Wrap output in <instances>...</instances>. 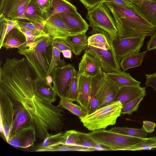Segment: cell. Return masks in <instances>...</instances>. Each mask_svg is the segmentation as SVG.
Listing matches in <instances>:
<instances>
[{
	"label": "cell",
	"mask_w": 156,
	"mask_h": 156,
	"mask_svg": "<svg viewBox=\"0 0 156 156\" xmlns=\"http://www.w3.org/2000/svg\"><path fill=\"white\" fill-rule=\"evenodd\" d=\"M61 52L57 48L53 46L52 58L47 76L50 75L53 69L58 65L64 66L66 64L64 59H60Z\"/></svg>",
	"instance_id": "obj_34"
},
{
	"label": "cell",
	"mask_w": 156,
	"mask_h": 156,
	"mask_svg": "<svg viewBox=\"0 0 156 156\" xmlns=\"http://www.w3.org/2000/svg\"><path fill=\"white\" fill-rule=\"evenodd\" d=\"M53 47L57 48L61 52L65 50H71L69 47L64 41L59 39H53Z\"/></svg>",
	"instance_id": "obj_42"
},
{
	"label": "cell",
	"mask_w": 156,
	"mask_h": 156,
	"mask_svg": "<svg viewBox=\"0 0 156 156\" xmlns=\"http://www.w3.org/2000/svg\"><path fill=\"white\" fill-rule=\"evenodd\" d=\"M65 139L63 145L72 147L77 145L79 132L75 130H67L65 133Z\"/></svg>",
	"instance_id": "obj_36"
},
{
	"label": "cell",
	"mask_w": 156,
	"mask_h": 156,
	"mask_svg": "<svg viewBox=\"0 0 156 156\" xmlns=\"http://www.w3.org/2000/svg\"><path fill=\"white\" fill-rule=\"evenodd\" d=\"M91 77L83 75H79L78 96L77 102L87 110L88 108L90 85Z\"/></svg>",
	"instance_id": "obj_19"
},
{
	"label": "cell",
	"mask_w": 156,
	"mask_h": 156,
	"mask_svg": "<svg viewBox=\"0 0 156 156\" xmlns=\"http://www.w3.org/2000/svg\"><path fill=\"white\" fill-rule=\"evenodd\" d=\"M122 107L120 102L113 101L79 119L84 126L89 130L105 129L115 124L117 118L121 114Z\"/></svg>",
	"instance_id": "obj_3"
},
{
	"label": "cell",
	"mask_w": 156,
	"mask_h": 156,
	"mask_svg": "<svg viewBox=\"0 0 156 156\" xmlns=\"http://www.w3.org/2000/svg\"><path fill=\"white\" fill-rule=\"evenodd\" d=\"M119 88L115 82L108 78L106 75L96 95V98L100 102L99 108L114 101Z\"/></svg>",
	"instance_id": "obj_14"
},
{
	"label": "cell",
	"mask_w": 156,
	"mask_h": 156,
	"mask_svg": "<svg viewBox=\"0 0 156 156\" xmlns=\"http://www.w3.org/2000/svg\"><path fill=\"white\" fill-rule=\"evenodd\" d=\"M0 49L4 39L9 32L14 28L19 29L18 24L15 20H13L5 17L2 14L0 15Z\"/></svg>",
	"instance_id": "obj_30"
},
{
	"label": "cell",
	"mask_w": 156,
	"mask_h": 156,
	"mask_svg": "<svg viewBox=\"0 0 156 156\" xmlns=\"http://www.w3.org/2000/svg\"><path fill=\"white\" fill-rule=\"evenodd\" d=\"M147 48L149 51L156 49V30L151 36L150 39L147 43Z\"/></svg>",
	"instance_id": "obj_45"
},
{
	"label": "cell",
	"mask_w": 156,
	"mask_h": 156,
	"mask_svg": "<svg viewBox=\"0 0 156 156\" xmlns=\"http://www.w3.org/2000/svg\"><path fill=\"white\" fill-rule=\"evenodd\" d=\"M146 37L141 36L114 40L113 45L118 61L120 62L121 59L127 55L139 53Z\"/></svg>",
	"instance_id": "obj_9"
},
{
	"label": "cell",
	"mask_w": 156,
	"mask_h": 156,
	"mask_svg": "<svg viewBox=\"0 0 156 156\" xmlns=\"http://www.w3.org/2000/svg\"><path fill=\"white\" fill-rule=\"evenodd\" d=\"M144 97H140L129 101L123 106L121 109V114L132 115L133 112L137 110L139 104Z\"/></svg>",
	"instance_id": "obj_35"
},
{
	"label": "cell",
	"mask_w": 156,
	"mask_h": 156,
	"mask_svg": "<svg viewBox=\"0 0 156 156\" xmlns=\"http://www.w3.org/2000/svg\"><path fill=\"white\" fill-rule=\"evenodd\" d=\"M15 111L7 94L0 88V132L6 142L10 136Z\"/></svg>",
	"instance_id": "obj_8"
},
{
	"label": "cell",
	"mask_w": 156,
	"mask_h": 156,
	"mask_svg": "<svg viewBox=\"0 0 156 156\" xmlns=\"http://www.w3.org/2000/svg\"><path fill=\"white\" fill-rule=\"evenodd\" d=\"M46 80L50 84H51L52 82V77L50 75L46 77Z\"/></svg>",
	"instance_id": "obj_48"
},
{
	"label": "cell",
	"mask_w": 156,
	"mask_h": 156,
	"mask_svg": "<svg viewBox=\"0 0 156 156\" xmlns=\"http://www.w3.org/2000/svg\"><path fill=\"white\" fill-rule=\"evenodd\" d=\"M92 28V30L88 33L91 35L88 38V45L102 49L110 50L116 56L113 45L114 39L112 37L101 29L95 27Z\"/></svg>",
	"instance_id": "obj_13"
},
{
	"label": "cell",
	"mask_w": 156,
	"mask_h": 156,
	"mask_svg": "<svg viewBox=\"0 0 156 156\" xmlns=\"http://www.w3.org/2000/svg\"><path fill=\"white\" fill-rule=\"evenodd\" d=\"M36 134L33 126L23 127L12 134L7 142L16 147L27 148L34 146Z\"/></svg>",
	"instance_id": "obj_12"
},
{
	"label": "cell",
	"mask_w": 156,
	"mask_h": 156,
	"mask_svg": "<svg viewBox=\"0 0 156 156\" xmlns=\"http://www.w3.org/2000/svg\"><path fill=\"white\" fill-rule=\"evenodd\" d=\"M147 52V51H146L124 57L120 62V67L125 72L129 69L140 66Z\"/></svg>",
	"instance_id": "obj_27"
},
{
	"label": "cell",
	"mask_w": 156,
	"mask_h": 156,
	"mask_svg": "<svg viewBox=\"0 0 156 156\" xmlns=\"http://www.w3.org/2000/svg\"><path fill=\"white\" fill-rule=\"evenodd\" d=\"M156 126V124L152 122L144 121H143L142 128L147 133H152Z\"/></svg>",
	"instance_id": "obj_44"
},
{
	"label": "cell",
	"mask_w": 156,
	"mask_h": 156,
	"mask_svg": "<svg viewBox=\"0 0 156 156\" xmlns=\"http://www.w3.org/2000/svg\"><path fill=\"white\" fill-rule=\"evenodd\" d=\"M77 151L76 149L67 145H61L46 148L42 151Z\"/></svg>",
	"instance_id": "obj_40"
},
{
	"label": "cell",
	"mask_w": 156,
	"mask_h": 156,
	"mask_svg": "<svg viewBox=\"0 0 156 156\" xmlns=\"http://www.w3.org/2000/svg\"><path fill=\"white\" fill-rule=\"evenodd\" d=\"M45 21L43 24V30L53 39L62 40L71 35L81 33L62 19L52 15L50 11L44 13Z\"/></svg>",
	"instance_id": "obj_6"
},
{
	"label": "cell",
	"mask_w": 156,
	"mask_h": 156,
	"mask_svg": "<svg viewBox=\"0 0 156 156\" xmlns=\"http://www.w3.org/2000/svg\"><path fill=\"white\" fill-rule=\"evenodd\" d=\"M57 106L67 110L79 118L83 117L88 114L87 110L84 107L73 103L66 98H60Z\"/></svg>",
	"instance_id": "obj_29"
},
{
	"label": "cell",
	"mask_w": 156,
	"mask_h": 156,
	"mask_svg": "<svg viewBox=\"0 0 156 156\" xmlns=\"http://www.w3.org/2000/svg\"><path fill=\"white\" fill-rule=\"evenodd\" d=\"M35 88L37 95L43 100L50 103L56 101L57 94L46 79L37 77L35 79Z\"/></svg>",
	"instance_id": "obj_18"
},
{
	"label": "cell",
	"mask_w": 156,
	"mask_h": 156,
	"mask_svg": "<svg viewBox=\"0 0 156 156\" xmlns=\"http://www.w3.org/2000/svg\"><path fill=\"white\" fill-rule=\"evenodd\" d=\"M149 0L151 1L154 2H156V0Z\"/></svg>",
	"instance_id": "obj_50"
},
{
	"label": "cell",
	"mask_w": 156,
	"mask_h": 156,
	"mask_svg": "<svg viewBox=\"0 0 156 156\" xmlns=\"http://www.w3.org/2000/svg\"><path fill=\"white\" fill-rule=\"evenodd\" d=\"M86 19L90 27L98 28L105 30L114 40L118 38L115 21L105 2H101L87 9Z\"/></svg>",
	"instance_id": "obj_5"
},
{
	"label": "cell",
	"mask_w": 156,
	"mask_h": 156,
	"mask_svg": "<svg viewBox=\"0 0 156 156\" xmlns=\"http://www.w3.org/2000/svg\"><path fill=\"white\" fill-rule=\"evenodd\" d=\"M146 87L138 86H126L119 88L114 100L121 102L122 106L135 99L146 95Z\"/></svg>",
	"instance_id": "obj_17"
},
{
	"label": "cell",
	"mask_w": 156,
	"mask_h": 156,
	"mask_svg": "<svg viewBox=\"0 0 156 156\" xmlns=\"http://www.w3.org/2000/svg\"><path fill=\"white\" fill-rule=\"evenodd\" d=\"M116 133L134 137L141 138H146L147 133L142 128L135 129L125 127H115L109 130Z\"/></svg>",
	"instance_id": "obj_31"
},
{
	"label": "cell",
	"mask_w": 156,
	"mask_h": 156,
	"mask_svg": "<svg viewBox=\"0 0 156 156\" xmlns=\"http://www.w3.org/2000/svg\"><path fill=\"white\" fill-rule=\"evenodd\" d=\"M79 75L76 70L72 78L66 98L69 101H77L78 96V80Z\"/></svg>",
	"instance_id": "obj_33"
},
{
	"label": "cell",
	"mask_w": 156,
	"mask_h": 156,
	"mask_svg": "<svg viewBox=\"0 0 156 156\" xmlns=\"http://www.w3.org/2000/svg\"><path fill=\"white\" fill-rule=\"evenodd\" d=\"M87 9L93 7L105 0H79Z\"/></svg>",
	"instance_id": "obj_46"
},
{
	"label": "cell",
	"mask_w": 156,
	"mask_h": 156,
	"mask_svg": "<svg viewBox=\"0 0 156 156\" xmlns=\"http://www.w3.org/2000/svg\"><path fill=\"white\" fill-rule=\"evenodd\" d=\"M94 56L100 61L102 71L105 73L118 72L121 71L120 62L116 55L110 50H106L89 45L84 50Z\"/></svg>",
	"instance_id": "obj_10"
},
{
	"label": "cell",
	"mask_w": 156,
	"mask_h": 156,
	"mask_svg": "<svg viewBox=\"0 0 156 156\" xmlns=\"http://www.w3.org/2000/svg\"><path fill=\"white\" fill-rule=\"evenodd\" d=\"M156 148V137L145 138L140 142L131 147L128 151L150 150Z\"/></svg>",
	"instance_id": "obj_32"
},
{
	"label": "cell",
	"mask_w": 156,
	"mask_h": 156,
	"mask_svg": "<svg viewBox=\"0 0 156 156\" xmlns=\"http://www.w3.org/2000/svg\"><path fill=\"white\" fill-rule=\"evenodd\" d=\"M49 11L52 15L62 13L76 14L78 12L75 6L67 0H52Z\"/></svg>",
	"instance_id": "obj_25"
},
{
	"label": "cell",
	"mask_w": 156,
	"mask_h": 156,
	"mask_svg": "<svg viewBox=\"0 0 156 156\" xmlns=\"http://www.w3.org/2000/svg\"><path fill=\"white\" fill-rule=\"evenodd\" d=\"M65 133L59 132L55 134L48 133L36 151H42L44 149L63 145L65 141Z\"/></svg>",
	"instance_id": "obj_28"
},
{
	"label": "cell",
	"mask_w": 156,
	"mask_h": 156,
	"mask_svg": "<svg viewBox=\"0 0 156 156\" xmlns=\"http://www.w3.org/2000/svg\"><path fill=\"white\" fill-rule=\"evenodd\" d=\"M19 29L24 34L27 40V42H31L34 41L38 37L26 28L18 24Z\"/></svg>",
	"instance_id": "obj_41"
},
{
	"label": "cell",
	"mask_w": 156,
	"mask_h": 156,
	"mask_svg": "<svg viewBox=\"0 0 156 156\" xmlns=\"http://www.w3.org/2000/svg\"><path fill=\"white\" fill-rule=\"evenodd\" d=\"M72 52L70 50H65L61 51L64 58L70 59L72 57Z\"/></svg>",
	"instance_id": "obj_47"
},
{
	"label": "cell",
	"mask_w": 156,
	"mask_h": 156,
	"mask_svg": "<svg viewBox=\"0 0 156 156\" xmlns=\"http://www.w3.org/2000/svg\"><path fill=\"white\" fill-rule=\"evenodd\" d=\"M67 0V1H72V0Z\"/></svg>",
	"instance_id": "obj_51"
},
{
	"label": "cell",
	"mask_w": 156,
	"mask_h": 156,
	"mask_svg": "<svg viewBox=\"0 0 156 156\" xmlns=\"http://www.w3.org/2000/svg\"><path fill=\"white\" fill-rule=\"evenodd\" d=\"M146 86L151 87L156 90V73L152 74H146Z\"/></svg>",
	"instance_id": "obj_43"
},
{
	"label": "cell",
	"mask_w": 156,
	"mask_h": 156,
	"mask_svg": "<svg viewBox=\"0 0 156 156\" xmlns=\"http://www.w3.org/2000/svg\"><path fill=\"white\" fill-rule=\"evenodd\" d=\"M135 11L156 27V2L148 0H129Z\"/></svg>",
	"instance_id": "obj_16"
},
{
	"label": "cell",
	"mask_w": 156,
	"mask_h": 156,
	"mask_svg": "<svg viewBox=\"0 0 156 156\" xmlns=\"http://www.w3.org/2000/svg\"><path fill=\"white\" fill-rule=\"evenodd\" d=\"M76 70L74 66L70 63L58 65L52 70L51 74L53 87L60 98H66L72 78Z\"/></svg>",
	"instance_id": "obj_7"
},
{
	"label": "cell",
	"mask_w": 156,
	"mask_h": 156,
	"mask_svg": "<svg viewBox=\"0 0 156 156\" xmlns=\"http://www.w3.org/2000/svg\"><path fill=\"white\" fill-rule=\"evenodd\" d=\"M32 0H4L0 6V15L13 20L26 19L25 12Z\"/></svg>",
	"instance_id": "obj_11"
},
{
	"label": "cell",
	"mask_w": 156,
	"mask_h": 156,
	"mask_svg": "<svg viewBox=\"0 0 156 156\" xmlns=\"http://www.w3.org/2000/svg\"><path fill=\"white\" fill-rule=\"evenodd\" d=\"M116 22L119 39L151 36L156 27L135 11L112 3L105 2Z\"/></svg>",
	"instance_id": "obj_1"
},
{
	"label": "cell",
	"mask_w": 156,
	"mask_h": 156,
	"mask_svg": "<svg viewBox=\"0 0 156 156\" xmlns=\"http://www.w3.org/2000/svg\"><path fill=\"white\" fill-rule=\"evenodd\" d=\"M54 15L81 33H86L88 30L89 25L78 12L76 14L62 13Z\"/></svg>",
	"instance_id": "obj_22"
},
{
	"label": "cell",
	"mask_w": 156,
	"mask_h": 156,
	"mask_svg": "<svg viewBox=\"0 0 156 156\" xmlns=\"http://www.w3.org/2000/svg\"><path fill=\"white\" fill-rule=\"evenodd\" d=\"M103 2L113 3L122 7L135 10L132 3L128 0H105Z\"/></svg>",
	"instance_id": "obj_38"
},
{
	"label": "cell",
	"mask_w": 156,
	"mask_h": 156,
	"mask_svg": "<svg viewBox=\"0 0 156 156\" xmlns=\"http://www.w3.org/2000/svg\"><path fill=\"white\" fill-rule=\"evenodd\" d=\"M27 42L25 36L19 29L14 28L5 36L2 47L6 49L18 48Z\"/></svg>",
	"instance_id": "obj_23"
},
{
	"label": "cell",
	"mask_w": 156,
	"mask_h": 156,
	"mask_svg": "<svg viewBox=\"0 0 156 156\" xmlns=\"http://www.w3.org/2000/svg\"><path fill=\"white\" fill-rule=\"evenodd\" d=\"M102 71L101 64L96 58L85 52L78 65V75L94 76Z\"/></svg>",
	"instance_id": "obj_15"
},
{
	"label": "cell",
	"mask_w": 156,
	"mask_h": 156,
	"mask_svg": "<svg viewBox=\"0 0 156 156\" xmlns=\"http://www.w3.org/2000/svg\"><path fill=\"white\" fill-rule=\"evenodd\" d=\"M41 10L44 13L50 11L52 0H34Z\"/></svg>",
	"instance_id": "obj_39"
},
{
	"label": "cell",
	"mask_w": 156,
	"mask_h": 156,
	"mask_svg": "<svg viewBox=\"0 0 156 156\" xmlns=\"http://www.w3.org/2000/svg\"><path fill=\"white\" fill-rule=\"evenodd\" d=\"M4 0H0V6H1L3 1Z\"/></svg>",
	"instance_id": "obj_49"
},
{
	"label": "cell",
	"mask_w": 156,
	"mask_h": 156,
	"mask_svg": "<svg viewBox=\"0 0 156 156\" xmlns=\"http://www.w3.org/2000/svg\"><path fill=\"white\" fill-rule=\"evenodd\" d=\"M26 20L34 23H43L45 20L44 13L41 10L34 0L29 4L25 12Z\"/></svg>",
	"instance_id": "obj_26"
},
{
	"label": "cell",
	"mask_w": 156,
	"mask_h": 156,
	"mask_svg": "<svg viewBox=\"0 0 156 156\" xmlns=\"http://www.w3.org/2000/svg\"><path fill=\"white\" fill-rule=\"evenodd\" d=\"M107 77L115 82L120 88L126 86H140V82L133 78L129 73L121 71L106 73Z\"/></svg>",
	"instance_id": "obj_24"
},
{
	"label": "cell",
	"mask_w": 156,
	"mask_h": 156,
	"mask_svg": "<svg viewBox=\"0 0 156 156\" xmlns=\"http://www.w3.org/2000/svg\"><path fill=\"white\" fill-rule=\"evenodd\" d=\"M15 21L17 24L24 27L38 37L48 36L43 30L39 29L34 23L19 20Z\"/></svg>",
	"instance_id": "obj_37"
},
{
	"label": "cell",
	"mask_w": 156,
	"mask_h": 156,
	"mask_svg": "<svg viewBox=\"0 0 156 156\" xmlns=\"http://www.w3.org/2000/svg\"><path fill=\"white\" fill-rule=\"evenodd\" d=\"M88 38L86 33H83L69 36L61 40L65 41L75 55L78 56L88 46Z\"/></svg>",
	"instance_id": "obj_21"
},
{
	"label": "cell",
	"mask_w": 156,
	"mask_h": 156,
	"mask_svg": "<svg viewBox=\"0 0 156 156\" xmlns=\"http://www.w3.org/2000/svg\"><path fill=\"white\" fill-rule=\"evenodd\" d=\"M88 134L96 142L111 151H128L130 147L140 142L144 138L105 129L92 131Z\"/></svg>",
	"instance_id": "obj_4"
},
{
	"label": "cell",
	"mask_w": 156,
	"mask_h": 156,
	"mask_svg": "<svg viewBox=\"0 0 156 156\" xmlns=\"http://www.w3.org/2000/svg\"><path fill=\"white\" fill-rule=\"evenodd\" d=\"M74 146L78 151H110L108 148L96 142L88 133L80 132L77 145Z\"/></svg>",
	"instance_id": "obj_20"
},
{
	"label": "cell",
	"mask_w": 156,
	"mask_h": 156,
	"mask_svg": "<svg viewBox=\"0 0 156 156\" xmlns=\"http://www.w3.org/2000/svg\"><path fill=\"white\" fill-rule=\"evenodd\" d=\"M53 39L45 36L27 42L18 49L24 55L29 65L39 78L46 79L51 61Z\"/></svg>",
	"instance_id": "obj_2"
},
{
	"label": "cell",
	"mask_w": 156,
	"mask_h": 156,
	"mask_svg": "<svg viewBox=\"0 0 156 156\" xmlns=\"http://www.w3.org/2000/svg\"><path fill=\"white\" fill-rule=\"evenodd\" d=\"M128 1L129 0H128Z\"/></svg>",
	"instance_id": "obj_52"
}]
</instances>
